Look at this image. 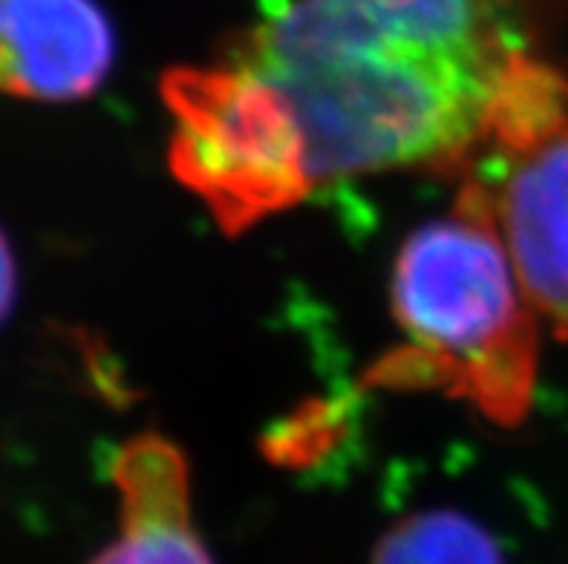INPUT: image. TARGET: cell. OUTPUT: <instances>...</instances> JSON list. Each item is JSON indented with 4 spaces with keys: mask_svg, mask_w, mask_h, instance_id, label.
Listing matches in <instances>:
<instances>
[{
    "mask_svg": "<svg viewBox=\"0 0 568 564\" xmlns=\"http://www.w3.org/2000/svg\"><path fill=\"white\" fill-rule=\"evenodd\" d=\"M528 55L519 0H292L237 61L286 95L317 185L454 165Z\"/></svg>",
    "mask_w": 568,
    "mask_h": 564,
    "instance_id": "cell-1",
    "label": "cell"
},
{
    "mask_svg": "<svg viewBox=\"0 0 568 564\" xmlns=\"http://www.w3.org/2000/svg\"><path fill=\"white\" fill-rule=\"evenodd\" d=\"M407 337L393 380L447 383L494 423L526 418L540 369V315L519 286L494 214V191L470 182L442 219L413 230L389 279Z\"/></svg>",
    "mask_w": 568,
    "mask_h": 564,
    "instance_id": "cell-2",
    "label": "cell"
},
{
    "mask_svg": "<svg viewBox=\"0 0 568 564\" xmlns=\"http://www.w3.org/2000/svg\"><path fill=\"white\" fill-rule=\"evenodd\" d=\"M171 110V171L229 234L281 214L315 180L286 95L243 61L176 66L162 81Z\"/></svg>",
    "mask_w": 568,
    "mask_h": 564,
    "instance_id": "cell-3",
    "label": "cell"
},
{
    "mask_svg": "<svg viewBox=\"0 0 568 564\" xmlns=\"http://www.w3.org/2000/svg\"><path fill=\"white\" fill-rule=\"evenodd\" d=\"M115 29L99 0H0V95L72 104L101 90Z\"/></svg>",
    "mask_w": 568,
    "mask_h": 564,
    "instance_id": "cell-4",
    "label": "cell"
},
{
    "mask_svg": "<svg viewBox=\"0 0 568 564\" xmlns=\"http://www.w3.org/2000/svg\"><path fill=\"white\" fill-rule=\"evenodd\" d=\"M494 214L519 286L557 337H568V122L511 156Z\"/></svg>",
    "mask_w": 568,
    "mask_h": 564,
    "instance_id": "cell-5",
    "label": "cell"
},
{
    "mask_svg": "<svg viewBox=\"0 0 568 564\" xmlns=\"http://www.w3.org/2000/svg\"><path fill=\"white\" fill-rule=\"evenodd\" d=\"M119 495V536L90 564H214L194 527L191 466L162 432L124 441L110 464Z\"/></svg>",
    "mask_w": 568,
    "mask_h": 564,
    "instance_id": "cell-6",
    "label": "cell"
},
{
    "mask_svg": "<svg viewBox=\"0 0 568 564\" xmlns=\"http://www.w3.org/2000/svg\"><path fill=\"white\" fill-rule=\"evenodd\" d=\"M369 564H505L488 530L459 510L404 515L375 544Z\"/></svg>",
    "mask_w": 568,
    "mask_h": 564,
    "instance_id": "cell-7",
    "label": "cell"
},
{
    "mask_svg": "<svg viewBox=\"0 0 568 564\" xmlns=\"http://www.w3.org/2000/svg\"><path fill=\"white\" fill-rule=\"evenodd\" d=\"M14 300H18V263L9 236L0 228V329L12 315Z\"/></svg>",
    "mask_w": 568,
    "mask_h": 564,
    "instance_id": "cell-8",
    "label": "cell"
}]
</instances>
